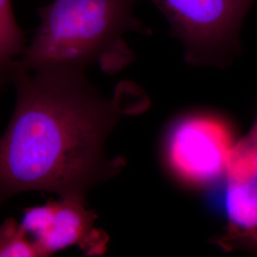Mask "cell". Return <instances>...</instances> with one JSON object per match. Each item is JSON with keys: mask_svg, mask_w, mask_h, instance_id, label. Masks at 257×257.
<instances>
[{"mask_svg": "<svg viewBox=\"0 0 257 257\" xmlns=\"http://www.w3.org/2000/svg\"><path fill=\"white\" fill-rule=\"evenodd\" d=\"M86 71H30L14 62L13 117L0 138V204L19 193L40 191L86 197L112 177L123 160L110 159L105 143L124 112L131 86L109 100Z\"/></svg>", "mask_w": 257, "mask_h": 257, "instance_id": "obj_1", "label": "cell"}, {"mask_svg": "<svg viewBox=\"0 0 257 257\" xmlns=\"http://www.w3.org/2000/svg\"><path fill=\"white\" fill-rule=\"evenodd\" d=\"M138 1L52 0L37 10L40 23L16 63L30 71H86L97 64L118 72L133 60L126 36L149 31L135 17Z\"/></svg>", "mask_w": 257, "mask_h": 257, "instance_id": "obj_2", "label": "cell"}, {"mask_svg": "<svg viewBox=\"0 0 257 257\" xmlns=\"http://www.w3.org/2000/svg\"><path fill=\"white\" fill-rule=\"evenodd\" d=\"M193 66L225 67L238 55L244 20L257 0H150Z\"/></svg>", "mask_w": 257, "mask_h": 257, "instance_id": "obj_3", "label": "cell"}, {"mask_svg": "<svg viewBox=\"0 0 257 257\" xmlns=\"http://www.w3.org/2000/svg\"><path fill=\"white\" fill-rule=\"evenodd\" d=\"M236 143L226 120L209 113H192L169 128L164 156L169 170L179 181L207 188L222 182Z\"/></svg>", "mask_w": 257, "mask_h": 257, "instance_id": "obj_4", "label": "cell"}, {"mask_svg": "<svg viewBox=\"0 0 257 257\" xmlns=\"http://www.w3.org/2000/svg\"><path fill=\"white\" fill-rule=\"evenodd\" d=\"M96 215L86 208V197L60 196L58 201L27 208L21 226L32 236L43 257L71 247L97 256L105 253L108 235L94 227Z\"/></svg>", "mask_w": 257, "mask_h": 257, "instance_id": "obj_5", "label": "cell"}, {"mask_svg": "<svg viewBox=\"0 0 257 257\" xmlns=\"http://www.w3.org/2000/svg\"><path fill=\"white\" fill-rule=\"evenodd\" d=\"M227 230L219 244L228 249H257V131L237 141L222 180Z\"/></svg>", "mask_w": 257, "mask_h": 257, "instance_id": "obj_6", "label": "cell"}, {"mask_svg": "<svg viewBox=\"0 0 257 257\" xmlns=\"http://www.w3.org/2000/svg\"><path fill=\"white\" fill-rule=\"evenodd\" d=\"M23 30L16 19L12 0H0V85L10 80V71L26 48Z\"/></svg>", "mask_w": 257, "mask_h": 257, "instance_id": "obj_7", "label": "cell"}, {"mask_svg": "<svg viewBox=\"0 0 257 257\" xmlns=\"http://www.w3.org/2000/svg\"><path fill=\"white\" fill-rule=\"evenodd\" d=\"M43 257L20 223L7 218L0 225V257Z\"/></svg>", "mask_w": 257, "mask_h": 257, "instance_id": "obj_8", "label": "cell"}, {"mask_svg": "<svg viewBox=\"0 0 257 257\" xmlns=\"http://www.w3.org/2000/svg\"><path fill=\"white\" fill-rule=\"evenodd\" d=\"M253 128H255L257 131V121L255 122V125H254V127H253Z\"/></svg>", "mask_w": 257, "mask_h": 257, "instance_id": "obj_9", "label": "cell"}, {"mask_svg": "<svg viewBox=\"0 0 257 257\" xmlns=\"http://www.w3.org/2000/svg\"><path fill=\"white\" fill-rule=\"evenodd\" d=\"M254 253H257V249L255 250V251H254Z\"/></svg>", "mask_w": 257, "mask_h": 257, "instance_id": "obj_10", "label": "cell"}]
</instances>
